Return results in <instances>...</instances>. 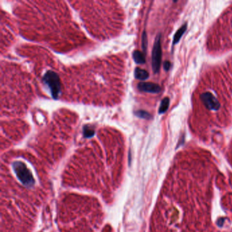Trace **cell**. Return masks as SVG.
<instances>
[{"mask_svg": "<svg viewBox=\"0 0 232 232\" xmlns=\"http://www.w3.org/2000/svg\"><path fill=\"white\" fill-rule=\"evenodd\" d=\"M43 81L48 87L53 99H57L61 91L59 76L55 72L48 71L44 76Z\"/></svg>", "mask_w": 232, "mask_h": 232, "instance_id": "obj_1", "label": "cell"}, {"mask_svg": "<svg viewBox=\"0 0 232 232\" xmlns=\"http://www.w3.org/2000/svg\"><path fill=\"white\" fill-rule=\"evenodd\" d=\"M161 56H162V51H161V34H158L155 38L152 51V67L155 74H157L159 72Z\"/></svg>", "mask_w": 232, "mask_h": 232, "instance_id": "obj_2", "label": "cell"}, {"mask_svg": "<svg viewBox=\"0 0 232 232\" xmlns=\"http://www.w3.org/2000/svg\"><path fill=\"white\" fill-rule=\"evenodd\" d=\"M200 99L205 106L210 110H217L220 108V102L212 93L205 92L200 95Z\"/></svg>", "mask_w": 232, "mask_h": 232, "instance_id": "obj_3", "label": "cell"}, {"mask_svg": "<svg viewBox=\"0 0 232 232\" xmlns=\"http://www.w3.org/2000/svg\"><path fill=\"white\" fill-rule=\"evenodd\" d=\"M137 88L141 91L148 92L152 93H158L161 91V87L157 84L152 83H140Z\"/></svg>", "mask_w": 232, "mask_h": 232, "instance_id": "obj_4", "label": "cell"}, {"mask_svg": "<svg viewBox=\"0 0 232 232\" xmlns=\"http://www.w3.org/2000/svg\"><path fill=\"white\" fill-rule=\"evenodd\" d=\"M134 75L136 79H138L140 80H145L149 77V74L147 71L139 68V67H136L135 69Z\"/></svg>", "mask_w": 232, "mask_h": 232, "instance_id": "obj_5", "label": "cell"}, {"mask_svg": "<svg viewBox=\"0 0 232 232\" xmlns=\"http://www.w3.org/2000/svg\"><path fill=\"white\" fill-rule=\"evenodd\" d=\"M187 25L184 24L183 26H181V27L178 29V30L177 31V33L175 34L174 36V40H173V45H175L176 44H177L179 40H180L181 37L183 36V35L184 34V32L187 30Z\"/></svg>", "mask_w": 232, "mask_h": 232, "instance_id": "obj_6", "label": "cell"}, {"mask_svg": "<svg viewBox=\"0 0 232 232\" xmlns=\"http://www.w3.org/2000/svg\"><path fill=\"white\" fill-rule=\"evenodd\" d=\"M133 58L135 62L137 64H143L146 61L145 55L139 51H135L133 52Z\"/></svg>", "mask_w": 232, "mask_h": 232, "instance_id": "obj_7", "label": "cell"}, {"mask_svg": "<svg viewBox=\"0 0 232 232\" xmlns=\"http://www.w3.org/2000/svg\"><path fill=\"white\" fill-rule=\"evenodd\" d=\"M170 105V99L168 98H165L162 99L159 108V114H163L167 110Z\"/></svg>", "mask_w": 232, "mask_h": 232, "instance_id": "obj_8", "label": "cell"}, {"mask_svg": "<svg viewBox=\"0 0 232 232\" xmlns=\"http://www.w3.org/2000/svg\"><path fill=\"white\" fill-rule=\"evenodd\" d=\"M135 114H136V115L137 116H138L140 117V118H142V119L149 120L152 118L151 114H149L148 112H147L145 110H137L135 112Z\"/></svg>", "mask_w": 232, "mask_h": 232, "instance_id": "obj_9", "label": "cell"}, {"mask_svg": "<svg viewBox=\"0 0 232 232\" xmlns=\"http://www.w3.org/2000/svg\"><path fill=\"white\" fill-rule=\"evenodd\" d=\"M83 134L84 137H91L95 134V131H94L92 127L89 126H84L83 127Z\"/></svg>", "mask_w": 232, "mask_h": 232, "instance_id": "obj_10", "label": "cell"}, {"mask_svg": "<svg viewBox=\"0 0 232 232\" xmlns=\"http://www.w3.org/2000/svg\"><path fill=\"white\" fill-rule=\"evenodd\" d=\"M148 46V40H147V36L145 31L143 32L142 36V46L143 51L145 52H146V49H147Z\"/></svg>", "mask_w": 232, "mask_h": 232, "instance_id": "obj_11", "label": "cell"}, {"mask_svg": "<svg viewBox=\"0 0 232 232\" xmlns=\"http://www.w3.org/2000/svg\"><path fill=\"white\" fill-rule=\"evenodd\" d=\"M170 67H171V63H170V61H165L163 63V67H164V70H166V71H168L169 69L170 68Z\"/></svg>", "mask_w": 232, "mask_h": 232, "instance_id": "obj_12", "label": "cell"}]
</instances>
